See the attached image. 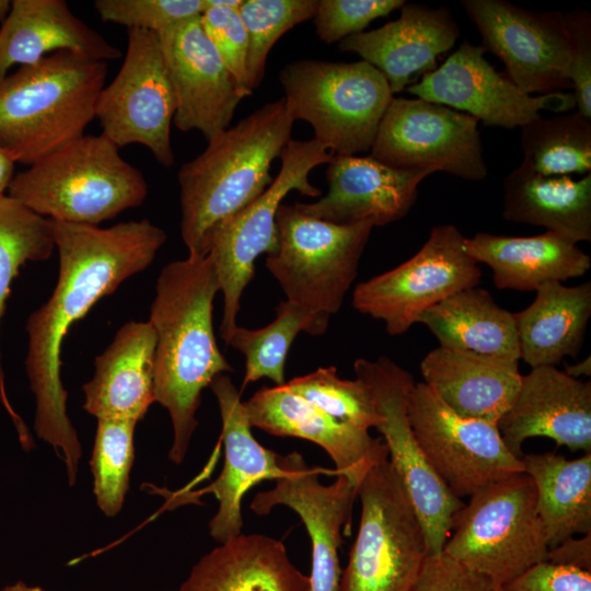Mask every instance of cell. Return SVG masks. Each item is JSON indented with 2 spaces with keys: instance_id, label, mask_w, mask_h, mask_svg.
Returning a JSON list of instances; mask_svg holds the SVG:
<instances>
[{
  "instance_id": "cell-20",
  "label": "cell",
  "mask_w": 591,
  "mask_h": 591,
  "mask_svg": "<svg viewBox=\"0 0 591 591\" xmlns=\"http://www.w3.org/2000/svg\"><path fill=\"white\" fill-rule=\"evenodd\" d=\"M497 427L508 449L520 459L523 442L535 437L591 453V383L555 366L533 368L522 375L517 397Z\"/></svg>"
},
{
  "instance_id": "cell-19",
  "label": "cell",
  "mask_w": 591,
  "mask_h": 591,
  "mask_svg": "<svg viewBox=\"0 0 591 591\" xmlns=\"http://www.w3.org/2000/svg\"><path fill=\"white\" fill-rule=\"evenodd\" d=\"M175 94L174 125L206 140L230 127L246 96L207 37L200 16L159 34Z\"/></svg>"
},
{
  "instance_id": "cell-34",
  "label": "cell",
  "mask_w": 591,
  "mask_h": 591,
  "mask_svg": "<svg viewBox=\"0 0 591 591\" xmlns=\"http://www.w3.org/2000/svg\"><path fill=\"white\" fill-rule=\"evenodd\" d=\"M55 250L53 222L8 193L0 195V324L13 280L28 262L48 259ZM0 397L20 436L27 432L7 396L0 350Z\"/></svg>"
},
{
  "instance_id": "cell-28",
  "label": "cell",
  "mask_w": 591,
  "mask_h": 591,
  "mask_svg": "<svg viewBox=\"0 0 591 591\" xmlns=\"http://www.w3.org/2000/svg\"><path fill=\"white\" fill-rule=\"evenodd\" d=\"M466 253L491 268L498 289L535 291L544 283L583 276L591 257L577 244L545 231L534 236H508L488 232L465 237Z\"/></svg>"
},
{
  "instance_id": "cell-10",
  "label": "cell",
  "mask_w": 591,
  "mask_h": 591,
  "mask_svg": "<svg viewBox=\"0 0 591 591\" xmlns=\"http://www.w3.org/2000/svg\"><path fill=\"white\" fill-rule=\"evenodd\" d=\"M279 158L281 167L273 183L256 200L225 222L209 245L207 255L216 268L223 297L220 334L225 343L237 326L241 298L254 277L256 259L277 248L279 206L291 190L318 197L321 190L310 183L309 174L316 166L328 163L333 154L314 139H291Z\"/></svg>"
},
{
  "instance_id": "cell-33",
  "label": "cell",
  "mask_w": 591,
  "mask_h": 591,
  "mask_svg": "<svg viewBox=\"0 0 591 591\" xmlns=\"http://www.w3.org/2000/svg\"><path fill=\"white\" fill-rule=\"evenodd\" d=\"M521 461L536 489L548 547L591 533V453L573 460L553 452L532 453Z\"/></svg>"
},
{
  "instance_id": "cell-7",
  "label": "cell",
  "mask_w": 591,
  "mask_h": 591,
  "mask_svg": "<svg viewBox=\"0 0 591 591\" xmlns=\"http://www.w3.org/2000/svg\"><path fill=\"white\" fill-rule=\"evenodd\" d=\"M294 120L312 126L314 140L333 155L370 151L393 100L385 77L364 60L329 62L302 59L279 72Z\"/></svg>"
},
{
  "instance_id": "cell-9",
  "label": "cell",
  "mask_w": 591,
  "mask_h": 591,
  "mask_svg": "<svg viewBox=\"0 0 591 591\" xmlns=\"http://www.w3.org/2000/svg\"><path fill=\"white\" fill-rule=\"evenodd\" d=\"M276 227L278 244L266 256V268L287 300L316 313L336 314L357 277L374 223L338 224L308 215L298 202H282Z\"/></svg>"
},
{
  "instance_id": "cell-17",
  "label": "cell",
  "mask_w": 591,
  "mask_h": 591,
  "mask_svg": "<svg viewBox=\"0 0 591 591\" xmlns=\"http://www.w3.org/2000/svg\"><path fill=\"white\" fill-rule=\"evenodd\" d=\"M482 46L464 40L442 65L406 90L417 99L465 113L486 126L513 129L541 116L576 108L572 92L531 95L498 72Z\"/></svg>"
},
{
  "instance_id": "cell-32",
  "label": "cell",
  "mask_w": 591,
  "mask_h": 591,
  "mask_svg": "<svg viewBox=\"0 0 591 591\" xmlns=\"http://www.w3.org/2000/svg\"><path fill=\"white\" fill-rule=\"evenodd\" d=\"M418 323L439 347L482 357L520 360L514 314L483 288L452 294L421 314Z\"/></svg>"
},
{
  "instance_id": "cell-31",
  "label": "cell",
  "mask_w": 591,
  "mask_h": 591,
  "mask_svg": "<svg viewBox=\"0 0 591 591\" xmlns=\"http://www.w3.org/2000/svg\"><path fill=\"white\" fill-rule=\"evenodd\" d=\"M503 188L506 220L545 228L575 244L591 241V173L580 179L545 176L520 163Z\"/></svg>"
},
{
  "instance_id": "cell-40",
  "label": "cell",
  "mask_w": 591,
  "mask_h": 591,
  "mask_svg": "<svg viewBox=\"0 0 591 591\" xmlns=\"http://www.w3.org/2000/svg\"><path fill=\"white\" fill-rule=\"evenodd\" d=\"M94 8L104 22L161 34L182 22L200 16L205 0H96Z\"/></svg>"
},
{
  "instance_id": "cell-4",
  "label": "cell",
  "mask_w": 591,
  "mask_h": 591,
  "mask_svg": "<svg viewBox=\"0 0 591 591\" xmlns=\"http://www.w3.org/2000/svg\"><path fill=\"white\" fill-rule=\"evenodd\" d=\"M107 62L57 51L0 79V148L32 165L84 135Z\"/></svg>"
},
{
  "instance_id": "cell-16",
  "label": "cell",
  "mask_w": 591,
  "mask_h": 591,
  "mask_svg": "<svg viewBox=\"0 0 591 591\" xmlns=\"http://www.w3.org/2000/svg\"><path fill=\"white\" fill-rule=\"evenodd\" d=\"M482 37V48L497 56L506 76L534 95L571 88L569 46L563 12H536L505 0H462Z\"/></svg>"
},
{
  "instance_id": "cell-30",
  "label": "cell",
  "mask_w": 591,
  "mask_h": 591,
  "mask_svg": "<svg viewBox=\"0 0 591 591\" xmlns=\"http://www.w3.org/2000/svg\"><path fill=\"white\" fill-rule=\"evenodd\" d=\"M533 302L513 313L520 359L531 369L555 366L580 354L591 316V282L538 287Z\"/></svg>"
},
{
  "instance_id": "cell-2",
  "label": "cell",
  "mask_w": 591,
  "mask_h": 591,
  "mask_svg": "<svg viewBox=\"0 0 591 591\" xmlns=\"http://www.w3.org/2000/svg\"><path fill=\"white\" fill-rule=\"evenodd\" d=\"M220 285L211 258L189 256L165 265L157 280L149 322L157 335L154 399L170 415V460L181 464L198 426L201 393L233 369L220 351L212 310Z\"/></svg>"
},
{
  "instance_id": "cell-6",
  "label": "cell",
  "mask_w": 591,
  "mask_h": 591,
  "mask_svg": "<svg viewBox=\"0 0 591 591\" xmlns=\"http://www.w3.org/2000/svg\"><path fill=\"white\" fill-rule=\"evenodd\" d=\"M548 548L535 486L521 472L470 496L453 515L442 553L499 589L546 560Z\"/></svg>"
},
{
  "instance_id": "cell-8",
  "label": "cell",
  "mask_w": 591,
  "mask_h": 591,
  "mask_svg": "<svg viewBox=\"0 0 591 591\" xmlns=\"http://www.w3.org/2000/svg\"><path fill=\"white\" fill-rule=\"evenodd\" d=\"M360 523L337 591H413L429 556L422 525L389 456L358 487Z\"/></svg>"
},
{
  "instance_id": "cell-49",
  "label": "cell",
  "mask_w": 591,
  "mask_h": 591,
  "mask_svg": "<svg viewBox=\"0 0 591 591\" xmlns=\"http://www.w3.org/2000/svg\"><path fill=\"white\" fill-rule=\"evenodd\" d=\"M2 591H45V590L42 589L40 587L27 586L23 581H19L14 584L4 587Z\"/></svg>"
},
{
  "instance_id": "cell-37",
  "label": "cell",
  "mask_w": 591,
  "mask_h": 591,
  "mask_svg": "<svg viewBox=\"0 0 591 591\" xmlns=\"http://www.w3.org/2000/svg\"><path fill=\"white\" fill-rule=\"evenodd\" d=\"M136 425L126 419H97L90 466L96 503L107 517L121 510L129 488Z\"/></svg>"
},
{
  "instance_id": "cell-27",
  "label": "cell",
  "mask_w": 591,
  "mask_h": 591,
  "mask_svg": "<svg viewBox=\"0 0 591 591\" xmlns=\"http://www.w3.org/2000/svg\"><path fill=\"white\" fill-rule=\"evenodd\" d=\"M424 383L452 410L497 424L519 392V361L437 347L419 366Z\"/></svg>"
},
{
  "instance_id": "cell-51",
  "label": "cell",
  "mask_w": 591,
  "mask_h": 591,
  "mask_svg": "<svg viewBox=\"0 0 591 591\" xmlns=\"http://www.w3.org/2000/svg\"><path fill=\"white\" fill-rule=\"evenodd\" d=\"M12 1L10 0H0V22L2 23L8 16L11 9Z\"/></svg>"
},
{
  "instance_id": "cell-39",
  "label": "cell",
  "mask_w": 591,
  "mask_h": 591,
  "mask_svg": "<svg viewBox=\"0 0 591 591\" xmlns=\"http://www.w3.org/2000/svg\"><path fill=\"white\" fill-rule=\"evenodd\" d=\"M317 1L243 0L239 13L247 34L246 76L252 92L263 81L273 46L292 27L312 19Z\"/></svg>"
},
{
  "instance_id": "cell-48",
  "label": "cell",
  "mask_w": 591,
  "mask_h": 591,
  "mask_svg": "<svg viewBox=\"0 0 591 591\" xmlns=\"http://www.w3.org/2000/svg\"><path fill=\"white\" fill-rule=\"evenodd\" d=\"M564 372L571 378L579 379L580 376H590L591 375V358H587L570 364L566 366Z\"/></svg>"
},
{
  "instance_id": "cell-12",
  "label": "cell",
  "mask_w": 591,
  "mask_h": 591,
  "mask_svg": "<svg viewBox=\"0 0 591 591\" xmlns=\"http://www.w3.org/2000/svg\"><path fill=\"white\" fill-rule=\"evenodd\" d=\"M464 240L454 224L434 225L414 256L357 285L354 308L382 321L390 335L406 333L430 308L454 293L478 287L482 270L466 253Z\"/></svg>"
},
{
  "instance_id": "cell-45",
  "label": "cell",
  "mask_w": 591,
  "mask_h": 591,
  "mask_svg": "<svg viewBox=\"0 0 591 591\" xmlns=\"http://www.w3.org/2000/svg\"><path fill=\"white\" fill-rule=\"evenodd\" d=\"M413 591H498V588L441 553L427 557Z\"/></svg>"
},
{
  "instance_id": "cell-13",
  "label": "cell",
  "mask_w": 591,
  "mask_h": 591,
  "mask_svg": "<svg viewBox=\"0 0 591 591\" xmlns=\"http://www.w3.org/2000/svg\"><path fill=\"white\" fill-rule=\"evenodd\" d=\"M176 101L159 35L128 30L127 49L114 79L102 89L95 118L118 148L140 144L170 167L175 162L171 126Z\"/></svg>"
},
{
  "instance_id": "cell-23",
  "label": "cell",
  "mask_w": 591,
  "mask_h": 591,
  "mask_svg": "<svg viewBox=\"0 0 591 591\" xmlns=\"http://www.w3.org/2000/svg\"><path fill=\"white\" fill-rule=\"evenodd\" d=\"M459 36V25L448 8L405 2L396 20L349 36L338 47L376 68L394 95L437 68L438 57L449 51Z\"/></svg>"
},
{
  "instance_id": "cell-18",
  "label": "cell",
  "mask_w": 591,
  "mask_h": 591,
  "mask_svg": "<svg viewBox=\"0 0 591 591\" xmlns=\"http://www.w3.org/2000/svg\"><path fill=\"white\" fill-rule=\"evenodd\" d=\"M278 461L282 476L271 489L257 493L250 508L257 515H266L277 506L296 511L311 538L310 590L337 591L341 575L338 549L350 526L358 487L340 474L334 483L322 484L318 471L310 468L299 452L278 454Z\"/></svg>"
},
{
  "instance_id": "cell-5",
  "label": "cell",
  "mask_w": 591,
  "mask_h": 591,
  "mask_svg": "<svg viewBox=\"0 0 591 591\" xmlns=\"http://www.w3.org/2000/svg\"><path fill=\"white\" fill-rule=\"evenodd\" d=\"M8 194L54 221L99 225L147 198L143 174L100 135H82L14 175Z\"/></svg>"
},
{
  "instance_id": "cell-47",
  "label": "cell",
  "mask_w": 591,
  "mask_h": 591,
  "mask_svg": "<svg viewBox=\"0 0 591 591\" xmlns=\"http://www.w3.org/2000/svg\"><path fill=\"white\" fill-rule=\"evenodd\" d=\"M15 162L0 148V195L8 192L13 179Z\"/></svg>"
},
{
  "instance_id": "cell-42",
  "label": "cell",
  "mask_w": 591,
  "mask_h": 591,
  "mask_svg": "<svg viewBox=\"0 0 591 591\" xmlns=\"http://www.w3.org/2000/svg\"><path fill=\"white\" fill-rule=\"evenodd\" d=\"M206 1L200 15L204 31L219 57L247 95L253 92L247 85L246 61L248 40L239 8H225Z\"/></svg>"
},
{
  "instance_id": "cell-1",
  "label": "cell",
  "mask_w": 591,
  "mask_h": 591,
  "mask_svg": "<svg viewBox=\"0 0 591 591\" xmlns=\"http://www.w3.org/2000/svg\"><path fill=\"white\" fill-rule=\"evenodd\" d=\"M51 222L58 279L49 299L26 321L25 369L36 401L34 430L63 460L68 482L74 485L82 450L67 414L60 376L62 341L99 300L154 260L166 234L148 219L108 228Z\"/></svg>"
},
{
  "instance_id": "cell-11",
  "label": "cell",
  "mask_w": 591,
  "mask_h": 591,
  "mask_svg": "<svg viewBox=\"0 0 591 591\" xmlns=\"http://www.w3.org/2000/svg\"><path fill=\"white\" fill-rule=\"evenodd\" d=\"M356 378L369 389L381 416L389 461L399 477L425 531L429 555H439L450 534L453 515L464 502L442 483L428 463L412 429L408 402L414 376L386 356L359 358Z\"/></svg>"
},
{
  "instance_id": "cell-25",
  "label": "cell",
  "mask_w": 591,
  "mask_h": 591,
  "mask_svg": "<svg viewBox=\"0 0 591 591\" xmlns=\"http://www.w3.org/2000/svg\"><path fill=\"white\" fill-rule=\"evenodd\" d=\"M70 51L107 62L121 50L79 19L65 0H13L0 27V79L19 65Z\"/></svg>"
},
{
  "instance_id": "cell-26",
  "label": "cell",
  "mask_w": 591,
  "mask_h": 591,
  "mask_svg": "<svg viewBox=\"0 0 591 591\" xmlns=\"http://www.w3.org/2000/svg\"><path fill=\"white\" fill-rule=\"evenodd\" d=\"M157 335L149 321H130L94 361L93 378L83 386L86 413L100 418L138 422L154 399Z\"/></svg>"
},
{
  "instance_id": "cell-29",
  "label": "cell",
  "mask_w": 591,
  "mask_h": 591,
  "mask_svg": "<svg viewBox=\"0 0 591 591\" xmlns=\"http://www.w3.org/2000/svg\"><path fill=\"white\" fill-rule=\"evenodd\" d=\"M178 591H311L281 541L241 533L202 556Z\"/></svg>"
},
{
  "instance_id": "cell-38",
  "label": "cell",
  "mask_w": 591,
  "mask_h": 591,
  "mask_svg": "<svg viewBox=\"0 0 591 591\" xmlns=\"http://www.w3.org/2000/svg\"><path fill=\"white\" fill-rule=\"evenodd\" d=\"M288 390L334 419L357 428H376L381 416L368 386L359 379L346 380L335 367L293 378L285 384Z\"/></svg>"
},
{
  "instance_id": "cell-21",
  "label": "cell",
  "mask_w": 591,
  "mask_h": 591,
  "mask_svg": "<svg viewBox=\"0 0 591 591\" xmlns=\"http://www.w3.org/2000/svg\"><path fill=\"white\" fill-rule=\"evenodd\" d=\"M327 164V194L298 205L310 216L338 224L371 220L382 227L404 218L417 199L419 184L431 174L395 169L371 155H333Z\"/></svg>"
},
{
  "instance_id": "cell-41",
  "label": "cell",
  "mask_w": 591,
  "mask_h": 591,
  "mask_svg": "<svg viewBox=\"0 0 591 591\" xmlns=\"http://www.w3.org/2000/svg\"><path fill=\"white\" fill-rule=\"evenodd\" d=\"M404 0H318L313 23L318 38L326 43L364 32L375 19L401 9Z\"/></svg>"
},
{
  "instance_id": "cell-43",
  "label": "cell",
  "mask_w": 591,
  "mask_h": 591,
  "mask_svg": "<svg viewBox=\"0 0 591 591\" xmlns=\"http://www.w3.org/2000/svg\"><path fill=\"white\" fill-rule=\"evenodd\" d=\"M569 46V78L577 112L591 119V14L582 9L564 13Z\"/></svg>"
},
{
  "instance_id": "cell-15",
  "label": "cell",
  "mask_w": 591,
  "mask_h": 591,
  "mask_svg": "<svg viewBox=\"0 0 591 591\" xmlns=\"http://www.w3.org/2000/svg\"><path fill=\"white\" fill-rule=\"evenodd\" d=\"M408 418L428 463L460 499L523 472L497 424L460 416L424 382H416L412 391Z\"/></svg>"
},
{
  "instance_id": "cell-44",
  "label": "cell",
  "mask_w": 591,
  "mask_h": 591,
  "mask_svg": "<svg viewBox=\"0 0 591 591\" xmlns=\"http://www.w3.org/2000/svg\"><path fill=\"white\" fill-rule=\"evenodd\" d=\"M498 591H591V571L543 560Z\"/></svg>"
},
{
  "instance_id": "cell-22",
  "label": "cell",
  "mask_w": 591,
  "mask_h": 591,
  "mask_svg": "<svg viewBox=\"0 0 591 591\" xmlns=\"http://www.w3.org/2000/svg\"><path fill=\"white\" fill-rule=\"evenodd\" d=\"M243 408L251 427L323 448L335 463L336 474L345 475L357 487L375 463L389 456L381 438L334 419L286 385L259 389L243 402Z\"/></svg>"
},
{
  "instance_id": "cell-35",
  "label": "cell",
  "mask_w": 591,
  "mask_h": 591,
  "mask_svg": "<svg viewBox=\"0 0 591 591\" xmlns=\"http://www.w3.org/2000/svg\"><path fill=\"white\" fill-rule=\"evenodd\" d=\"M329 317L286 300L278 304L276 317L268 325L256 329L237 325L227 344L245 357L243 386L262 378L270 379L276 386L285 385L286 361L297 335H322Z\"/></svg>"
},
{
  "instance_id": "cell-36",
  "label": "cell",
  "mask_w": 591,
  "mask_h": 591,
  "mask_svg": "<svg viewBox=\"0 0 591 591\" xmlns=\"http://www.w3.org/2000/svg\"><path fill=\"white\" fill-rule=\"evenodd\" d=\"M522 164L545 176L591 173V119L580 113L537 117L521 127Z\"/></svg>"
},
{
  "instance_id": "cell-50",
  "label": "cell",
  "mask_w": 591,
  "mask_h": 591,
  "mask_svg": "<svg viewBox=\"0 0 591 591\" xmlns=\"http://www.w3.org/2000/svg\"><path fill=\"white\" fill-rule=\"evenodd\" d=\"M211 4L225 8H239L243 0H208Z\"/></svg>"
},
{
  "instance_id": "cell-14",
  "label": "cell",
  "mask_w": 591,
  "mask_h": 591,
  "mask_svg": "<svg viewBox=\"0 0 591 591\" xmlns=\"http://www.w3.org/2000/svg\"><path fill=\"white\" fill-rule=\"evenodd\" d=\"M474 117L422 99L391 101L370 149L375 160L402 170L444 172L467 181L487 176Z\"/></svg>"
},
{
  "instance_id": "cell-46",
  "label": "cell",
  "mask_w": 591,
  "mask_h": 591,
  "mask_svg": "<svg viewBox=\"0 0 591 591\" xmlns=\"http://www.w3.org/2000/svg\"><path fill=\"white\" fill-rule=\"evenodd\" d=\"M546 560L591 571V533L570 537L548 548Z\"/></svg>"
},
{
  "instance_id": "cell-3",
  "label": "cell",
  "mask_w": 591,
  "mask_h": 591,
  "mask_svg": "<svg viewBox=\"0 0 591 591\" xmlns=\"http://www.w3.org/2000/svg\"><path fill=\"white\" fill-rule=\"evenodd\" d=\"M294 121L283 97L268 102L181 166L179 228L189 256H206L217 231L273 183L271 164L291 140Z\"/></svg>"
},
{
  "instance_id": "cell-24",
  "label": "cell",
  "mask_w": 591,
  "mask_h": 591,
  "mask_svg": "<svg viewBox=\"0 0 591 591\" xmlns=\"http://www.w3.org/2000/svg\"><path fill=\"white\" fill-rule=\"evenodd\" d=\"M216 396L222 421L224 464L218 478L205 491L219 501L209 522V534L219 544L242 533V500L256 484L277 479L283 474L278 453L254 438L246 418L241 393L231 378L218 375L209 385Z\"/></svg>"
}]
</instances>
